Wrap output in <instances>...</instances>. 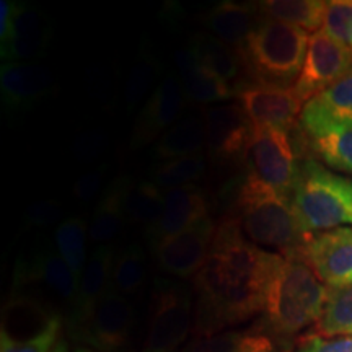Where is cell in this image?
<instances>
[{
  "instance_id": "5b68a950",
  "label": "cell",
  "mask_w": 352,
  "mask_h": 352,
  "mask_svg": "<svg viewBox=\"0 0 352 352\" xmlns=\"http://www.w3.org/2000/svg\"><path fill=\"white\" fill-rule=\"evenodd\" d=\"M308 41L305 30L261 16L239 52L254 83L289 88L300 76Z\"/></svg>"
},
{
  "instance_id": "e575fe53",
  "label": "cell",
  "mask_w": 352,
  "mask_h": 352,
  "mask_svg": "<svg viewBox=\"0 0 352 352\" xmlns=\"http://www.w3.org/2000/svg\"><path fill=\"white\" fill-rule=\"evenodd\" d=\"M323 32L352 51V0H331L327 3Z\"/></svg>"
},
{
  "instance_id": "30bf717a",
  "label": "cell",
  "mask_w": 352,
  "mask_h": 352,
  "mask_svg": "<svg viewBox=\"0 0 352 352\" xmlns=\"http://www.w3.org/2000/svg\"><path fill=\"white\" fill-rule=\"evenodd\" d=\"M329 289L352 285V227L311 235L300 254Z\"/></svg>"
},
{
  "instance_id": "6da1fadb",
  "label": "cell",
  "mask_w": 352,
  "mask_h": 352,
  "mask_svg": "<svg viewBox=\"0 0 352 352\" xmlns=\"http://www.w3.org/2000/svg\"><path fill=\"white\" fill-rule=\"evenodd\" d=\"M279 254L246 240L235 217L217 223L208 259L195 276L192 334L209 336L263 314L264 292Z\"/></svg>"
},
{
  "instance_id": "ac0fdd59",
  "label": "cell",
  "mask_w": 352,
  "mask_h": 352,
  "mask_svg": "<svg viewBox=\"0 0 352 352\" xmlns=\"http://www.w3.org/2000/svg\"><path fill=\"white\" fill-rule=\"evenodd\" d=\"M175 63L186 100L195 103H219L236 96V88L202 64L191 46L176 52Z\"/></svg>"
},
{
  "instance_id": "b9f144b4",
  "label": "cell",
  "mask_w": 352,
  "mask_h": 352,
  "mask_svg": "<svg viewBox=\"0 0 352 352\" xmlns=\"http://www.w3.org/2000/svg\"><path fill=\"white\" fill-rule=\"evenodd\" d=\"M52 352H70V351H69L67 342H65L64 340H60V341H57V344L54 346V349H52Z\"/></svg>"
},
{
  "instance_id": "836d02e7",
  "label": "cell",
  "mask_w": 352,
  "mask_h": 352,
  "mask_svg": "<svg viewBox=\"0 0 352 352\" xmlns=\"http://www.w3.org/2000/svg\"><path fill=\"white\" fill-rule=\"evenodd\" d=\"M296 346V338L274 331L259 318L248 329L239 331L236 352H294Z\"/></svg>"
},
{
  "instance_id": "9a60e30c",
  "label": "cell",
  "mask_w": 352,
  "mask_h": 352,
  "mask_svg": "<svg viewBox=\"0 0 352 352\" xmlns=\"http://www.w3.org/2000/svg\"><path fill=\"white\" fill-rule=\"evenodd\" d=\"M51 28L44 12L30 3L16 2L8 34L0 39L6 63H36L46 54Z\"/></svg>"
},
{
  "instance_id": "9c48e42d",
  "label": "cell",
  "mask_w": 352,
  "mask_h": 352,
  "mask_svg": "<svg viewBox=\"0 0 352 352\" xmlns=\"http://www.w3.org/2000/svg\"><path fill=\"white\" fill-rule=\"evenodd\" d=\"M236 104L243 109L254 127H274L294 131L300 122L305 104L294 94L292 88L263 83H250L236 88Z\"/></svg>"
},
{
  "instance_id": "74e56055",
  "label": "cell",
  "mask_w": 352,
  "mask_h": 352,
  "mask_svg": "<svg viewBox=\"0 0 352 352\" xmlns=\"http://www.w3.org/2000/svg\"><path fill=\"white\" fill-rule=\"evenodd\" d=\"M63 204L56 199L36 201L23 214L25 227H47L63 217Z\"/></svg>"
},
{
  "instance_id": "f1b7e54d",
  "label": "cell",
  "mask_w": 352,
  "mask_h": 352,
  "mask_svg": "<svg viewBox=\"0 0 352 352\" xmlns=\"http://www.w3.org/2000/svg\"><path fill=\"white\" fill-rule=\"evenodd\" d=\"M32 271L38 279L46 284L47 289L54 292V296L76 305L78 283L59 253H54L52 250L39 253L38 258L34 259Z\"/></svg>"
},
{
  "instance_id": "d4e9b609",
  "label": "cell",
  "mask_w": 352,
  "mask_h": 352,
  "mask_svg": "<svg viewBox=\"0 0 352 352\" xmlns=\"http://www.w3.org/2000/svg\"><path fill=\"white\" fill-rule=\"evenodd\" d=\"M202 147H206L204 121L196 116H189L171 126L158 139L153 155L160 162L173 160L201 153Z\"/></svg>"
},
{
  "instance_id": "1f68e13d",
  "label": "cell",
  "mask_w": 352,
  "mask_h": 352,
  "mask_svg": "<svg viewBox=\"0 0 352 352\" xmlns=\"http://www.w3.org/2000/svg\"><path fill=\"white\" fill-rule=\"evenodd\" d=\"M160 65L153 57L151 47L147 43H142L139 47V52L135 54L134 64H132L129 78L126 85V103L127 108L132 109L135 104H139L145 96L152 94V87L158 77Z\"/></svg>"
},
{
  "instance_id": "60d3db41",
  "label": "cell",
  "mask_w": 352,
  "mask_h": 352,
  "mask_svg": "<svg viewBox=\"0 0 352 352\" xmlns=\"http://www.w3.org/2000/svg\"><path fill=\"white\" fill-rule=\"evenodd\" d=\"M108 139L101 132H87L77 139L76 147H74V155L80 160H90V158L98 157L107 147Z\"/></svg>"
},
{
  "instance_id": "2e32d148",
  "label": "cell",
  "mask_w": 352,
  "mask_h": 352,
  "mask_svg": "<svg viewBox=\"0 0 352 352\" xmlns=\"http://www.w3.org/2000/svg\"><path fill=\"white\" fill-rule=\"evenodd\" d=\"M51 74L36 63H3L0 67V95L8 111H23L50 95Z\"/></svg>"
},
{
  "instance_id": "4316f807",
  "label": "cell",
  "mask_w": 352,
  "mask_h": 352,
  "mask_svg": "<svg viewBox=\"0 0 352 352\" xmlns=\"http://www.w3.org/2000/svg\"><path fill=\"white\" fill-rule=\"evenodd\" d=\"M188 46H191L204 65L214 70L217 76L230 82L240 74L241 63L240 52L235 47L228 46L227 43L220 41L214 34L197 33L191 38Z\"/></svg>"
},
{
  "instance_id": "8992f818",
  "label": "cell",
  "mask_w": 352,
  "mask_h": 352,
  "mask_svg": "<svg viewBox=\"0 0 352 352\" xmlns=\"http://www.w3.org/2000/svg\"><path fill=\"white\" fill-rule=\"evenodd\" d=\"M254 127V126H253ZM307 140L298 124L297 129L254 127L246 160L248 173L271 189L290 197L305 158Z\"/></svg>"
},
{
  "instance_id": "8fae6325",
  "label": "cell",
  "mask_w": 352,
  "mask_h": 352,
  "mask_svg": "<svg viewBox=\"0 0 352 352\" xmlns=\"http://www.w3.org/2000/svg\"><path fill=\"white\" fill-rule=\"evenodd\" d=\"M215 228L214 220L206 217L178 235L160 241L153 246L158 267L179 279L196 276L208 259Z\"/></svg>"
},
{
  "instance_id": "44dd1931",
  "label": "cell",
  "mask_w": 352,
  "mask_h": 352,
  "mask_svg": "<svg viewBox=\"0 0 352 352\" xmlns=\"http://www.w3.org/2000/svg\"><path fill=\"white\" fill-rule=\"evenodd\" d=\"M259 20L261 15H259L258 3L226 0L210 8L201 21L215 38L240 51Z\"/></svg>"
},
{
  "instance_id": "4fadbf2b",
  "label": "cell",
  "mask_w": 352,
  "mask_h": 352,
  "mask_svg": "<svg viewBox=\"0 0 352 352\" xmlns=\"http://www.w3.org/2000/svg\"><path fill=\"white\" fill-rule=\"evenodd\" d=\"M206 148L219 162H233L246 157L253 138V124L239 104H219L204 111Z\"/></svg>"
},
{
  "instance_id": "8d00e7d4",
  "label": "cell",
  "mask_w": 352,
  "mask_h": 352,
  "mask_svg": "<svg viewBox=\"0 0 352 352\" xmlns=\"http://www.w3.org/2000/svg\"><path fill=\"white\" fill-rule=\"evenodd\" d=\"M239 331H222L209 336H195L182 352H236Z\"/></svg>"
},
{
  "instance_id": "d590c367",
  "label": "cell",
  "mask_w": 352,
  "mask_h": 352,
  "mask_svg": "<svg viewBox=\"0 0 352 352\" xmlns=\"http://www.w3.org/2000/svg\"><path fill=\"white\" fill-rule=\"evenodd\" d=\"M60 321L47 328L46 331L39 334V336L33 338L28 341H12L8 338L2 336V342H0V352H52L54 346L57 344V336H59Z\"/></svg>"
},
{
  "instance_id": "603a6c76",
  "label": "cell",
  "mask_w": 352,
  "mask_h": 352,
  "mask_svg": "<svg viewBox=\"0 0 352 352\" xmlns=\"http://www.w3.org/2000/svg\"><path fill=\"white\" fill-rule=\"evenodd\" d=\"M300 122H334L352 126V69L328 90L305 103Z\"/></svg>"
},
{
  "instance_id": "5bb4252c",
  "label": "cell",
  "mask_w": 352,
  "mask_h": 352,
  "mask_svg": "<svg viewBox=\"0 0 352 352\" xmlns=\"http://www.w3.org/2000/svg\"><path fill=\"white\" fill-rule=\"evenodd\" d=\"M134 308L120 292L111 290L95 307L90 320L82 329L88 344L100 352H121L129 341Z\"/></svg>"
},
{
  "instance_id": "7a4b0ae2",
  "label": "cell",
  "mask_w": 352,
  "mask_h": 352,
  "mask_svg": "<svg viewBox=\"0 0 352 352\" xmlns=\"http://www.w3.org/2000/svg\"><path fill=\"white\" fill-rule=\"evenodd\" d=\"M327 287L298 254H279L264 292L261 320L274 331L296 338L318 321L328 300Z\"/></svg>"
},
{
  "instance_id": "f546056e",
  "label": "cell",
  "mask_w": 352,
  "mask_h": 352,
  "mask_svg": "<svg viewBox=\"0 0 352 352\" xmlns=\"http://www.w3.org/2000/svg\"><path fill=\"white\" fill-rule=\"evenodd\" d=\"M316 331L323 338L352 336V285L329 289Z\"/></svg>"
},
{
  "instance_id": "7c38bea8",
  "label": "cell",
  "mask_w": 352,
  "mask_h": 352,
  "mask_svg": "<svg viewBox=\"0 0 352 352\" xmlns=\"http://www.w3.org/2000/svg\"><path fill=\"white\" fill-rule=\"evenodd\" d=\"M186 104L182 78L178 74H166L153 88L147 103L140 109L134 132H132L131 147L140 148L162 138L173 126Z\"/></svg>"
},
{
  "instance_id": "ab89813d",
  "label": "cell",
  "mask_w": 352,
  "mask_h": 352,
  "mask_svg": "<svg viewBox=\"0 0 352 352\" xmlns=\"http://www.w3.org/2000/svg\"><path fill=\"white\" fill-rule=\"evenodd\" d=\"M294 352H352V336H308Z\"/></svg>"
},
{
  "instance_id": "484cf974",
  "label": "cell",
  "mask_w": 352,
  "mask_h": 352,
  "mask_svg": "<svg viewBox=\"0 0 352 352\" xmlns=\"http://www.w3.org/2000/svg\"><path fill=\"white\" fill-rule=\"evenodd\" d=\"M165 191L152 182L129 183L126 192V220L152 232L164 212Z\"/></svg>"
},
{
  "instance_id": "4dcf8cb0",
  "label": "cell",
  "mask_w": 352,
  "mask_h": 352,
  "mask_svg": "<svg viewBox=\"0 0 352 352\" xmlns=\"http://www.w3.org/2000/svg\"><path fill=\"white\" fill-rule=\"evenodd\" d=\"M206 170V160L202 153L196 155L173 158V160L160 162L153 166L151 173V182L155 183L164 191L183 188L188 184H195Z\"/></svg>"
},
{
  "instance_id": "7402d4cb",
  "label": "cell",
  "mask_w": 352,
  "mask_h": 352,
  "mask_svg": "<svg viewBox=\"0 0 352 352\" xmlns=\"http://www.w3.org/2000/svg\"><path fill=\"white\" fill-rule=\"evenodd\" d=\"M129 178H116L108 184L103 196L100 197L94 219H91L90 240L94 243L107 245L120 235L126 220V192L129 188Z\"/></svg>"
},
{
  "instance_id": "3957f363",
  "label": "cell",
  "mask_w": 352,
  "mask_h": 352,
  "mask_svg": "<svg viewBox=\"0 0 352 352\" xmlns=\"http://www.w3.org/2000/svg\"><path fill=\"white\" fill-rule=\"evenodd\" d=\"M235 209L239 212L235 219L245 235L259 248L264 246L272 253L292 256L300 254L302 246L310 239L298 226L290 197L279 195L248 171L236 189Z\"/></svg>"
},
{
  "instance_id": "7bdbcfd3",
  "label": "cell",
  "mask_w": 352,
  "mask_h": 352,
  "mask_svg": "<svg viewBox=\"0 0 352 352\" xmlns=\"http://www.w3.org/2000/svg\"><path fill=\"white\" fill-rule=\"evenodd\" d=\"M76 352H100V351L94 349V347H88V346H80V347H77Z\"/></svg>"
},
{
  "instance_id": "52a82bcc",
  "label": "cell",
  "mask_w": 352,
  "mask_h": 352,
  "mask_svg": "<svg viewBox=\"0 0 352 352\" xmlns=\"http://www.w3.org/2000/svg\"><path fill=\"white\" fill-rule=\"evenodd\" d=\"M195 302L183 284L157 279L144 352H175L192 333Z\"/></svg>"
},
{
  "instance_id": "83f0119b",
  "label": "cell",
  "mask_w": 352,
  "mask_h": 352,
  "mask_svg": "<svg viewBox=\"0 0 352 352\" xmlns=\"http://www.w3.org/2000/svg\"><path fill=\"white\" fill-rule=\"evenodd\" d=\"M87 232L85 220L80 217H70L64 220L54 232L57 253L64 259L69 270L80 284L83 271L87 267Z\"/></svg>"
},
{
  "instance_id": "f35d334b",
  "label": "cell",
  "mask_w": 352,
  "mask_h": 352,
  "mask_svg": "<svg viewBox=\"0 0 352 352\" xmlns=\"http://www.w3.org/2000/svg\"><path fill=\"white\" fill-rule=\"evenodd\" d=\"M108 173V165H98L95 168L88 170L74 184V195L78 201H90L98 195L103 186L104 176Z\"/></svg>"
},
{
  "instance_id": "ffe728a7",
  "label": "cell",
  "mask_w": 352,
  "mask_h": 352,
  "mask_svg": "<svg viewBox=\"0 0 352 352\" xmlns=\"http://www.w3.org/2000/svg\"><path fill=\"white\" fill-rule=\"evenodd\" d=\"M113 267L114 252L109 245H100L94 254L88 258L87 267L83 271L80 284H78L76 305H74V318L82 329L85 328L101 298L111 290Z\"/></svg>"
},
{
  "instance_id": "cb8c5ba5",
  "label": "cell",
  "mask_w": 352,
  "mask_h": 352,
  "mask_svg": "<svg viewBox=\"0 0 352 352\" xmlns=\"http://www.w3.org/2000/svg\"><path fill=\"white\" fill-rule=\"evenodd\" d=\"M327 3L323 0H264L258 3V10L263 19L316 33L323 26Z\"/></svg>"
},
{
  "instance_id": "e0dca14e",
  "label": "cell",
  "mask_w": 352,
  "mask_h": 352,
  "mask_svg": "<svg viewBox=\"0 0 352 352\" xmlns=\"http://www.w3.org/2000/svg\"><path fill=\"white\" fill-rule=\"evenodd\" d=\"M206 217H209L208 201L199 186L188 184L183 188L170 189V191H165L162 217L147 235L153 246H157L160 241L178 235Z\"/></svg>"
},
{
  "instance_id": "d6986e66",
  "label": "cell",
  "mask_w": 352,
  "mask_h": 352,
  "mask_svg": "<svg viewBox=\"0 0 352 352\" xmlns=\"http://www.w3.org/2000/svg\"><path fill=\"white\" fill-rule=\"evenodd\" d=\"M307 147L328 168L352 175V126L334 122H298Z\"/></svg>"
},
{
  "instance_id": "d6a6232c",
  "label": "cell",
  "mask_w": 352,
  "mask_h": 352,
  "mask_svg": "<svg viewBox=\"0 0 352 352\" xmlns=\"http://www.w3.org/2000/svg\"><path fill=\"white\" fill-rule=\"evenodd\" d=\"M145 253L142 246L134 243L114 259L113 289L121 296H132L142 287L145 280Z\"/></svg>"
},
{
  "instance_id": "ba28073f",
  "label": "cell",
  "mask_w": 352,
  "mask_h": 352,
  "mask_svg": "<svg viewBox=\"0 0 352 352\" xmlns=\"http://www.w3.org/2000/svg\"><path fill=\"white\" fill-rule=\"evenodd\" d=\"M351 69L352 51L320 30L310 36L300 76L292 90L305 104L334 85Z\"/></svg>"
},
{
  "instance_id": "277c9868",
  "label": "cell",
  "mask_w": 352,
  "mask_h": 352,
  "mask_svg": "<svg viewBox=\"0 0 352 352\" xmlns=\"http://www.w3.org/2000/svg\"><path fill=\"white\" fill-rule=\"evenodd\" d=\"M290 202L307 236L352 227V178L334 173L311 153L302 160Z\"/></svg>"
}]
</instances>
